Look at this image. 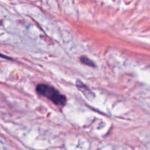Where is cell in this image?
<instances>
[{
    "mask_svg": "<svg viewBox=\"0 0 150 150\" xmlns=\"http://www.w3.org/2000/svg\"><path fill=\"white\" fill-rule=\"evenodd\" d=\"M36 91L38 95L48 98V100L52 101L55 105H65L66 101H67L65 96L62 95L54 86L48 84H44V83H40V84H38L37 86Z\"/></svg>",
    "mask_w": 150,
    "mask_h": 150,
    "instance_id": "6da1fadb",
    "label": "cell"
},
{
    "mask_svg": "<svg viewBox=\"0 0 150 150\" xmlns=\"http://www.w3.org/2000/svg\"><path fill=\"white\" fill-rule=\"evenodd\" d=\"M76 86H77L78 89L81 91V92L83 93V95L86 97V98H89V99H92L94 97V93L90 90L88 86H86L84 83L82 81H78V82L76 83Z\"/></svg>",
    "mask_w": 150,
    "mask_h": 150,
    "instance_id": "7a4b0ae2",
    "label": "cell"
},
{
    "mask_svg": "<svg viewBox=\"0 0 150 150\" xmlns=\"http://www.w3.org/2000/svg\"><path fill=\"white\" fill-rule=\"evenodd\" d=\"M80 61L83 64H86V65L90 66V67H95V64L93 61L89 59L88 57H81L80 58Z\"/></svg>",
    "mask_w": 150,
    "mask_h": 150,
    "instance_id": "3957f363",
    "label": "cell"
},
{
    "mask_svg": "<svg viewBox=\"0 0 150 150\" xmlns=\"http://www.w3.org/2000/svg\"><path fill=\"white\" fill-rule=\"evenodd\" d=\"M0 57H2V58H5V59H11L10 57H7V56H4V55H3V54H0Z\"/></svg>",
    "mask_w": 150,
    "mask_h": 150,
    "instance_id": "277c9868",
    "label": "cell"
}]
</instances>
